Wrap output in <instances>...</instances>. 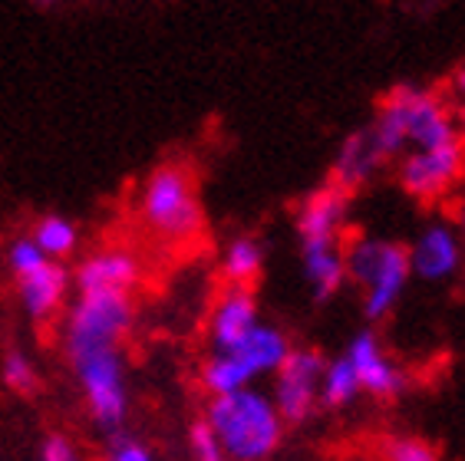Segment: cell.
Segmentation results:
<instances>
[{"label":"cell","instance_id":"cell-1","mask_svg":"<svg viewBox=\"0 0 465 461\" xmlns=\"http://www.w3.org/2000/svg\"><path fill=\"white\" fill-rule=\"evenodd\" d=\"M208 428L222 442L228 461H264L278 452L284 418L268 392L242 389L208 402Z\"/></svg>","mask_w":465,"mask_h":461},{"label":"cell","instance_id":"cell-2","mask_svg":"<svg viewBox=\"0 0 465 461\" xmlns=\"http://www.w3.org/2000/svg\"><path fill=\"white\" fill-rule=\"evenodd\" d=\"M139 218L155 238L169 244L198 238L205 214L198 201L195 175L185 162H162L145 175L139 188Z\"/></svg>","mask_w":465,"mask_h":461},{"label":"cell","instance_id":"cell-3","mask_svg":"<svg viewBox=\"0 0 465 461\" xmlns=\"http://www.w3.org/2000/svg\"><path fill=\"white\" fill-rule=\"evenodd\" d=\"M410 250L400 240L353 238L347 244V280L363 290V317L383 323L410 284Z\"/></svg>","mask_w":465,"mask_h":461},{"label":"cell","instance_id":"cell-4","mask_svg":"<svg viewBox=\"0 0 465 461\" xmlns=\"http://www.w3.org/2000/svg\"><path fill=\"white\" fill-rule=\"evenodd\" d=\"M133 293H80L63 319V349L70 366L119 349L133 329Z\"/></svg>","mask_w":465,"mask_h":461},{"label":"cell","instance_id":"cell-5","mask_svg":"<svg viewBox=\"0 0 465 461\" xmlns=\"http://www.w3.org/2000/svg\"><path fill=\"white\" fill-rule=\"evenodd\" d=\"M73 373L80 382L83 402L90 408L93 422L113 438L123 432L129 418V386H125V359L119 349L99 353L90 359L73 363Z\"/></svg>","mask_w":465,"mask_h":461},{"label":"cell","instance_id":"cell-6","mask_svg":"<svg viewBox=\"0 0 465 461\" xmlns=\"http://www.w3.org/2000/svg\"><path fill=\"white\" fill-rule=\"evenodd\" d=\"M323 369H327V359L317 349H291L271 386V399L278 406L284 426H301L321 406Z\"/></svg>","mask_w":465,"mask_h":461},{"label":"cell","instance_id":"cell-7","mask_svg":"<svg viewBox=\"0 0 465 461\" xmlns=\"http://www.w3.org/2000/svg\"><path fill=\"white\" fill-rule=\"evenodd\" d=\"M396 178L406 195L416 201H439L465 178V145L449 142L442 149L406 152Z\"/></svg>","mask_w":465,"mask_h":461},{"label":"cell","instance_id":"cell-8","mask_svg":"<svg viewBox=\"0 0 465 461\" xmlns=\"http://www.w3.org/2000/svg\"><path fill=\"white\" fill-rule=\"evenodd\" d=\"M390 96L400 103L406 119V132H410V152L442 149L449 142H459L456 123H452V103L422 86H393Z\"/></svg>","mask_w":465,"mask_h":461},{"label":"cell","instance_id":"cell-9","mask_svg":"<svg viewBox=\"0 0 465 461\" xmlns=\"http://www.w3.org/2000/svg\"><path fill=\"white\" fill-rule=\"evenodd\" d=\"M410 270L426 284H442L462 270L465 260V240L456 230V224L432 221L416 234L410 248Z\"/></svg>","mask_w":465,"mask_h":461},{"label":"cell","instance_id":"cell-10","mask_svg":"<svg viewBox=\"0 0 465 461\" xmlns=\"http://www.w3.org/2000/svg\"><path fill=\"white\" fill-rule=\"evenodd\" d=\"M343 356H347L353 373H357L360 389L373 396V399H396L406 389V373L386 356L383 343H380L373 329H360L357 337L350 339Z\"/></svg>","mask_w":465,"mask_h":461},{"label":"cell","instance_id":"cell-11","mask_svg":"<svg viewBox=\"0 0 465 461\" xmlns=\"http://www.w3.org/2000/svg\"><path fill=\"white\" fill-rule=\"evenodd\" d=\"M258 323L261 310L254 290L251 287H228L208 313V339L215 346V353L238 349L258 329Z\"/></svg>","mask_w":465,"mask_h":461},{"label":"cell","instance_id":"cell-12","mask_svg":"<svg viewBox=\"0 0 465 461\" xmlns=\"http://www.w3.org/2000/svg\"><path fill=\"white\" fill-rule=\"evenodd\" d=\"M143 277V264L129 248L93 250L76 264V290L80 293H133Z\"/></svg>","mask_w":465,"mask_h":461},{"label":"cell","instance_id":"cell-13","mask_svg":"<svg viewBox=\"0 0 465 461\" xmlns=\"http://www.w3.org/2000/svg\"><path fill=\"white\" fill-rule=\"evenodd\" d=\"M17 280V297L20 307L34 323H46L63 310L66 293H70L73 274L60 260H44L40 267H34L30 274L14 277Z\"/></svg>","mask_w":465,"mask_h":461},{"label":"cell","instance_id":"cell-14","mask_svg":"<svg viewBox=\"0 0 465 461\" xmlns=\"http://www.w3.org/2000/svg\"><path fill=\"white\" fill-rule=\"evenodd\" d=\"M350 195L337 185H323L313 195H307L297 208V238L301 240H323L337 238L343 240L347 228Z\"/></svg>","mask_w":465,"mask_h":461},{"label":"cell","instance_id":"cell-15","mask_svg":"<svg viewBox=\"0 0 465 461\" xmlns=\"http://www.w3.org/2000/svg\"><path fill=\"white\" fill-rule=\"evenodd\" d=\"M383 169H386V159L373 145L370 132L367 129H353L350 135H343L341 149H337V155H333L331 185L343 188V191L350 195V191L370 185Z\"/></svg>","mask_w":465,"mask_h":461},{"label":"cell","instance_id":"cell-16","mask_svg":"<svg viewBox=\"0 0 465 461\" xmlns=\"http://www.w3.org/2000/svg\"><path fill=\"white\" fill-rule=\"evenodd\" d=\"M301 264H304L313 300H331L347 284V244L343 240H301Z\"/></svg>","mask_w":465,"mask_h":461},{"label":"cell","instance_id":"cell-17","mask_svg":"<svg viewBox=\"0 0 465 461\" xmlns=\"http://www.w3.org/2000/svg\"><path fill=\"white\" fill-rule=\"evenodd\" d=\"M291 349H294V346H291L284 329L271 327V323H258V329H254L234 353L242 356L244 363H248V369L254 373V379H258V376L278 373L281 366L287 363Z\"/></svg>","mask_w":465,"mask_h":461},{"label":"cell","instance_id":"cell-18","mask_svg":"<svg viewBox=\"0 0 465 461\" xmlns=\"http://www.w3.org/2000/svg\"><path fill=\"white\" fill-rule=\"evenodd\" d=\"M370 139L373 145L380 149L386 162L390 159H403L406 152H410V132H406V119H403V109L396 103L390 93L380 99V106H376L373 123L367 125Z\"/></svg>","mask_w":465,"mask_h":461},{"label":"cell","instance_id":"cell-19","mask_svg":"<svg viewBox=\"0 0 465 461\" xmlns=\"http://www.w3.org/2000/svg\"><path fill=\"white\" fill-rule=\"evenodd\" d=\"M254 373L248 369L242 356L234 349H224V353H212L202 366V386L212 392V399H222V396H234V392L251 389Z\"/></svg>","mask_w":465,"mask_h":461},{"label":"cell","instance_id":"cell-20","mask_svg":"<svg viewBox=\"0 0 465 461\" xmlns=\"http://www.w3.org/2000/svg\"><path fill=\"white\" fill-rule=\"evenodd\" d=\"M264 270V244L254 234H238L222 254V277L228 287H251Z\"/></svg>","mask_w":465,"mask_h":461},{"label":"cell","instance_id":"cell-21","mask_svg":"<svg viewBox=\"0 0 465 461\" xmlns=\"http://www.w3.org/2000/svg\"><path fill=\"white\" fill-rule=\"evenodd\" d=\"M30 238L36 240V248L44 250L46 258L60 260V264L80 248V228L66 214H44V218H36Z\"/></svg>","mask_w":465,"mask_h":461},{"label":"cell","instance_id":"cell-22","mask_svg":"<svg viewBox=\"0 0 465 461\" xmlns=\"http://www.w3.org/2000/svg\"><path fill=\"white\" fill-rule=\"evenodd\" d=\"M360 379L353 373L347 356H337V359H327V369H323L321 379V406L327 408H347L350 402L360 396Z\"/></svg>","mask_w":465,"mask_h":461},{"label":"cell","instance_id":"cell-23","mask_svg":"<svg viewBox=\"0 0 465 461\" xmlns=\"http://www.w3.org/2000/svg\"><path fill=\"white\" fill-rule=\"evenodd\" d=\"M0 379L4 386L20 396H30V392L40 386V373H36L34 359L27 353H20V349H7L4 359H0Z\"/></svg>","mask_w":465,"mask_h":461},{"label":"cell","instance_id":"cell-24","mask_svg":"<svg viewBox=\"0 0 465 461\" xmlns=\"http://www.w3.org/2000/svg\"><path fill=\"white\" fill-rule=\"evenodd\" d=\"M44 260H50V258L36 248V240L30 238V234H20V238H14L7 244V267H10V274H14V277L30 274V270H34V267H40Z\"/></svg>","mask_w":465,"mask_h":461},{"label":"cell","instance_id":"cell-25","mask_svg":"<svg viewBox=\"0 0 465 461\" xmlns=\"http://www.w3.org/2000/svg\"><path fill=\"white\" fill-rule=\"evenodd\" d=\"M188 455H192V461H228L222 442H218L215 432L208 428L205 418L188 428Z\"/></svg>","mask_w":465,"mask_h":461},{"label":"cell","instance_id":"cell-26","mask_svg":"<svg viewBox=\"0 0 465 461\" xmlns=\"http://www.w3.org/2000/svg\"><path fill=\"white\" fill-rule=\"evenodd\" d=\"M386 461H439V455L430 442L403 435V438L386 442Z\"/></svg>","mask_w":465,"mask_h":461},{"label":"cell","instance_id":"cell-27","mask_svg":"<svg viewBox=\"0 0 465 461\" xmlns=\"http://www.w3.org/2000/svg\"><path fill=\"white\" fill-rule=\"evenodd\" d=\"M106 461H155V455L143 442H135L129 435H113L106 448Z\"/></svg>","mask_w":465,"mask_h":461},{"label":"cell","instance_id":"cell-28","mask_svg":"<svg viewBox=\"0 0 465 461\" xmlns=\"http://www.w3.org/2000/svg\"><path fill=\"white\" fill-rule=\"evenodd\" d=\"M40 461H83V452L66 435H46L40 445Z\"/></svg>","mask_w":465,"mask_h":461},{"label":"cell","instance_id":"cell-29","mask_svg":"<svg viewBox=\"0 0 465 461\" xmlns=\"http://www.w3.org/2000/svg\"><path fill=\"white\" fill-rule=\"evenodd\" d=\"M449 99H452V106L465 103V63H459L456 70L449 73Z\"/></svg>","mask_w":465,"mask_h":461},{"label":"cell","instance_id":"cell-30","mask_svg":"<svg viewBox=\"0 0 465 461\" xmlns=\"http://www.w3.org/2000/svg\"><path fill=\"white\" fill-rule=\"evenodd\" d=\"M452 123H456V135H459V142L465 145V103H459V106H452Z\"/></svg>","mask_w":465,"mask_h":461},{"label":"cell","instance_id":"cell-31","mask_svg":"<svg viewBox=\"0 0 465 461\" xmlns=\"http://www.w3.org/2000/svg\"><path fill=\"white\" fill-rule=\"evenodd\" d=\"M456 230L465 240V198H459V204H456Z\"/></svg>","mask_w":465,"mask_h":461},{"label":"cell","instance_id":"cell-32","mask_svg":"<svg viewBox=\"0 0 465 461\" xmlns=\"http://www.w3.org/2000/svg\"><path fill=\"white\" fill-rule=\"evenodd\" d=\"M36 7H63V4H80V0H34Z\"/></svg>","mask_w":465,"mask_h":461}]
</instances>
